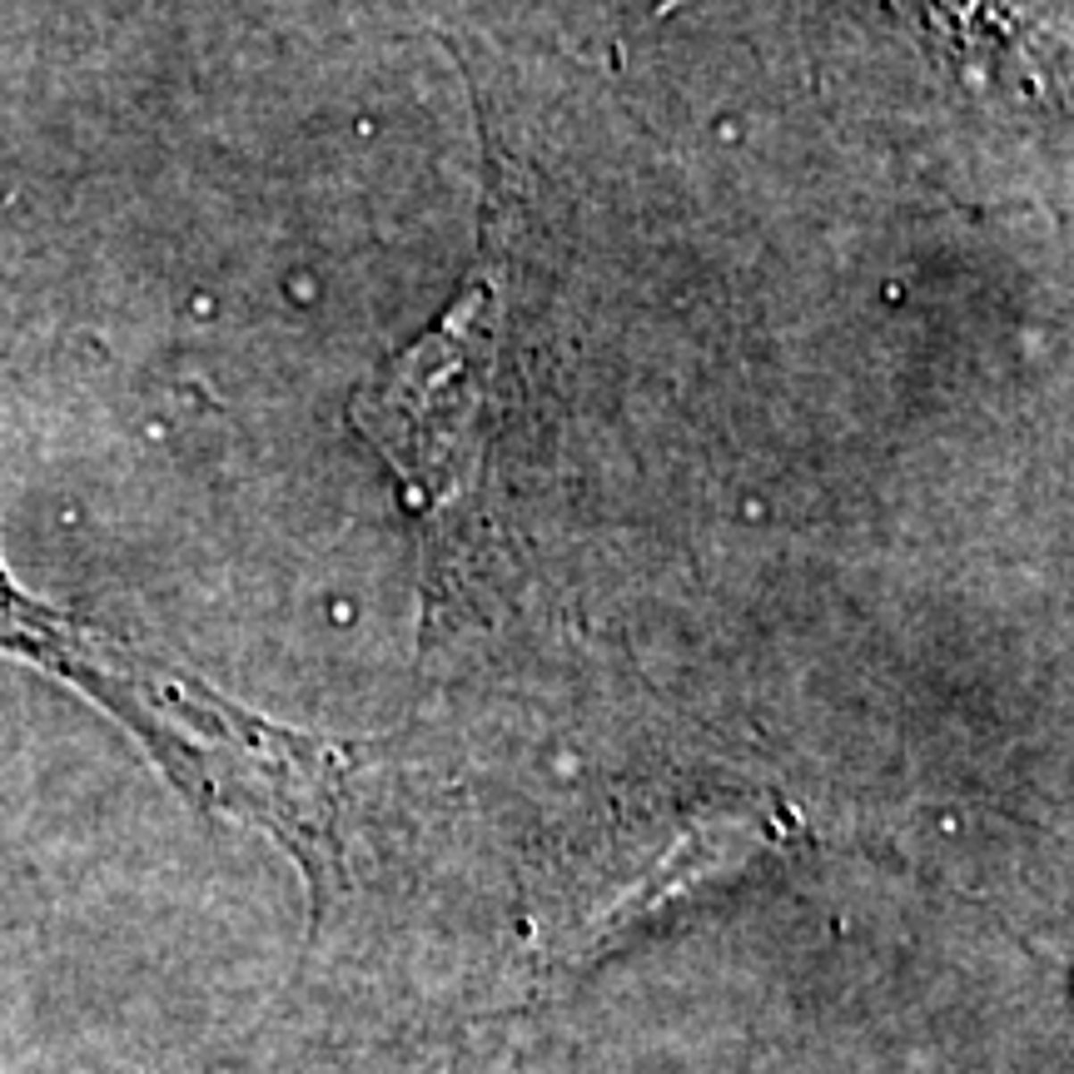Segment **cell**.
Returning <instances> with one entry per match:
<instances>
[{
  "label": "cell",
  "mask_w": 1074,
  "mask_h": 1074,
  "mask_svg": "<svg viewBox=\"0 0 1074 1074\" xmlns=\"http://www.w3.org/2000/svg\"><path fill=\"white\" fill-rule=\"evenodd\" d=\"M0 652L65 677L120 716L204 811L269 831L309 880L313 920L344 890V756L244 712L199 677L129 652L110 632L25 597L0 567Z\"/></svg>",
  "instance_id": "1"
},
{
  "label": "cell",
  "mask_w": 1074,
  "mask_h": 1074,
  "mask_svg": "<svg viewBox=\"0 0 1074 1074\" xmlns=\"http://www.w3.org/2000/svg\"><path fill=\"white\" fill-rule=\"evenodd\" d=\"M493 369V299L473 289L433 334L358 393L354 423L408 478L413 497L438 503L473 468L478 413Z\"/></svg>",
  "instance_id": "2"
}]
</instances>
